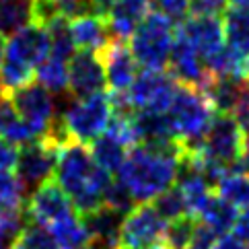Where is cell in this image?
<instances>
[{
    "label": "cell",
    "instance_id": "obj_1",
    "mask_svg": "<svg viewBox=\"0 0 249 249\" xmlns=\"http://www.w3.org/2000/svg\"><path fill=\"white\" fill-rule=\"evenodd\" d=\"M181 167V148L175 142L136 144L118 171V181L134 204H150L171 190Z\"/></svg>",
    "mask_w": 249,
    "mask_h": 249
},
{
    "label": "cell",
    "instance_id": "obj_2",
    "mask_svg": "<svg viewBox=\"0 0 249 249\" xmlns=\"http://www.w3.org/2000/svg\"><path fill=\"white\" fill-rule=\"evenodd\" d=\"M54 179L70 198L74 210L85 216L103 206L111 175L95 163L87 144L66 142L58 148Z\"/></svg>",
    "mask_w": 249,
    "mask_h": 249
},
{
    "label": "cell",
    "instance_id": "obj_3",
    "mask_svg": "<svg viewBox=\"0 0 249 249\" xmlns=\"http://www.w3.org/2000/svg\"><path fill=\"white\" fill-rule=\"evenodd\" d=\"M113 115L111 97L107 91L81 97L62 103L58 99V122L50 134V140L56 144H66V142H78V144H91L95 138H99Z\"/></svg>",
    "mask_w": 249,
    "mask_h": 249
},
{
    "label": "cell",
    "instance_id": "obj_4",
    "mask_svg": "<svg viewBox=\"0 0 249 249\" xmlns=\"http://www.w3.org/2000/svg\"><path fill=\"white\" fill-rule=\"evenodd\" d=\"M214 118L216 109L206 93L181 83L177 87L169 109L165 111L169 134H171L175 144L181 148V155L196 153L202 146L204 136H206Z\"/></svg>",
    "mask_w": 249,
    "mask_h": 249
},
{
    "label": "cell",
    "instance_id": "obj_5",
    "mask_svg": "<svg viewBox=\"0 0 249 249\" xmlns=\"http://www.w3.org/2000/svg\"><path fill=\"white\" fill-rule=\"evenodd\" d=\"M50 54L52 41L43 25L31 23L17 31L6 41L4 58L0 62V83L4 93H11L35 81V70Z\"/></svg>",
    "mask_w": 249,
    "mask_h": 249
},
{
    "label": "cell",
    "instance_id": "obj_6",
    "mask_svg": "<svg viewBox=\"0 0 249 249\" xmlns=\"http://www.w3.org/2000/svg\"><path fill=\"white\" fill-rule=\"evenodd\" d=\"M175 39L173 21L150 11L130 37V52L142 70H165Z\"/></svg>",
    "mask_w": 249,
    "mask_h": 249
},
{
    "label": "cell",
    "instance_id": "obj_7",
    "mask_svg": "<svg viewBox=\"0 0 249 249\" xmlns=\"http://www.w3.org/2000/svg\"><path fill=\"white\" fill-rule=\"evenodd\" d=\"M8 101L13 103L21 120L35 132L39 140L50 138L58 122V99L50 91H46L39 83H27L21 89H15L11 93H4Z\"/></svg>",
    "mask_w": 249,
    "mask_h": 249
},
{
    "label": "cell",
    "instance_id": "obj_8",
    "mask_svg": "<svg viewBox=\"0 0 249 249\" xmlns=\"http://www.w3.org/2000/svg\"><path fill=\"white\" fill-rule=\"evenodd\" d=\"M243 146H245V132L237 124V120L233 115L216 113L198 153L210 159V161H214L222 169L231 171V169L239 167Z\"/></svg>",
    "mask_w": 249,
    "mask_h": 249
},
{
    "label": "cell",
    "instance_id": "obj_9",
    "mask_svg": "<svg viewBox=\"0 0 249 249\" xmlns=\"http://www.w3.org/2000/svg\"><path fill=\"white\" fill-rule=\"evenodd\" d=\"M177 87L179 83L169 70H142L126 91V97L132 111L165 113L173 101Z\"/></svg>",
    "mask_w": 249,
    "mask_h": 249
},
{
    "label": "cell",
    "instance_id": "obj_10",
    "mask_svg": "<svg viewBox=\"0 0 249 249\" xmlns=\"http://www.w3.org/2000/svg\"><path fill=\"white\" fill-rule=\"evenodd\" d=\"M167 225L153 204H136L122 220L120 249H146L163 243Z\"/></svg>",
    "mask_w": 249,
    "mask_h": 249
},
{
    "label": "cell",
    "instance_id": "obj_11",
    "mask_svg": "<svg viewBox=\"0 0 249 249\" xmlns=\"http://www.w3.org/2000/svg\"><path fill=\"white\" fill-rule=\"evenodd\" d=\"M58 148L60 144H56L50 138L31 142V144H25L19 148V161H17L15 173L21 179L27 196L48 179H54Z\"/></svg>",
    "mask_w": 249,
    "mask_h": 249
},
{
    "label": "cell",
    "instance_id": "obj_12",
    "mask_svg": "<svg viewBox=\"0 0 249 249\" xmlns=\"http://www.w3.org/2000/svg\"><path fill=\"white\" fill-rule=\"evenodd\" d=\"M72 214H76L72 202L64 194V190L56 183V179H48L27 196L25 216H27L29 222H35V225L48 229Z\"/></svg>",
    "mask_w": 249,
    "mask_h": 249
},
{
    "label": "cell",
    "instance_id": "obj_13",
    "mask_svg": "<svg viewBox=\"0 0 249 249\" xmlns=\"http://www.w3.org/2000/svg\"><path fill=\"white\" fill-rule=\"evenodd\" d=\"M177 33L198 52L204 64L227 46L225 27L218 17H188L179 23Z\"/></svg>",
    "mask_w": 249,
    "mask_h": 249
},
{
    "label": "cell",
    "instance_id": "obj_14",
    "mask_svg": "<svg viewBox=\"0 0 249 249\" xmlns=\"http://www.w3.org/2000/svg\"><path fill=\"white\" fill-rule=\"evenodd\" d=\"M167 68L175 76L177 83L200 89V91H204L210 85L212 78H214L208 72V68L204 64V60L200 58V54L177 31H175V39H173V48H171Z\"/></svg>",
    "mask_w": 249,
    "mask_h": 249
},
{
    "label": "cell",
    "instance_id": "obj_15",
    "mask_svg": "<svg viewBox=\"0 0 249 249\" xmlns=\"http://www.w3.org/2000/svg\"><path fill=\"white\" fill-rule=\"evenodd\" d=\"M68 93L74 99L101 93L107 85L101 56L93 52H76L68 62Z\"/></svg>",
    "mask_w": 249,
    "mask_h": 249
},
{
    "label": "cell",
    "instance_id": "obj_16",
    "mask_svg": "<svg viewBox=\"0 0 249 249\" xmlns=\"http://www.w3.org/2000/svg\"><path fill=\"white\" fill-rule=\"evenodd\" d=\"M99 56L105 68L109 93H126L138 76V64L126 41H109V46Z\"/></svg>",
    "mask_w": 249,
    "mask_h": 249
},
{
    "label": "cell",
    "instance_id": "obj_17",
    "mask_svg": "<svg viewBox=\"0 0 249 249\" xmlns=\"http://www.w3.org/2000/svg\"><path fill=\"white\" fill-rule=\"evenodd\" d=\"M153 0H118L107 15V29L113 41H126L136 31L140 21L150 13Z\"/></svg>",
    "mask_w": 249,
    "mask_h": 249
},
{
    "label": "cell",
    "instance_id": "obj_18",
    "mask_svg": "<svg viewBox=\"0 0 249 249\" xmlns=\"http://www.w3.org/2000/svg\"><path fill=\"white\" fill-rule=\"evenodd\" d=\"M70 33H72V41L78 50L93 52V54H101L109 46V41H113L107 23L97 15H85L70 19Z\"/></svg>",
    "mask_w": 249,
    "mask_h": 249
},
{
    "label": "cell",
    "instance_id": "obj_19",
    "mask_svg": "<svg viewBox=\"0 0 249 249\" xmlns=\"http://www.w3.org/2000/svg\"><path fill=\"white\" fill-rule=\"evenodd\" d=\"M0 138L15 146H25L39 140L35 136V132L21 120V115L17 113L13 103L4 95L0 99Z\"/></svg>",
    "mask_w": 249,
    "mask_h": 249
},
{
    "label": "cell",
    "instance_id": "obj_20",
    "mask_svg": "<svg viewBox=\"0 0 249 249\" xmlns=\"http://www.w3.org/2000/svg\"><path fill=\"white\" fill-rule=\"evenodd\" d=\"M89 150H91L95 163L101 169H105L109 175L120 171V167L124 165V161H126V157L130 153L128 146H124L118 138H113L107 132H103L99 138H95L89 144Z\"/></svg>",
    "mask_w": 249,
    "mask_h": 249
},
{
    "label": "cell",
    "instance_id": "obj_21",
    "mask_svg": "<svg viewBox=\"0 0 249 249\" xmlns=\"http://www.w3.org/2000/svg\"><path fill=\"white\" fill-rule=\"evenodd\" d=\"M35 83H39L46 91H50L54 97L62 99L68 93V62L60 60L56 56H48L35 70Z\"/></svg>",
    "mask_w": 249,
    "mask_h": 249
},
{
    "label": "cell",
    "instance_id": "obj_22",
    "mask_svg": "<svg viewBox=\"0 0 249 249\" xmlns=\"http://www.w3.org/2000/svg\"><path fill=\"white\" fill-rule=\"evenodd\" d=\"M237 218H239V210L233 206V204L225 202L214 194L210 198V202L206 204V208L202 210L198 220L202 225H206L210 231H214L218 237H222V235L233 233Z\"/></svg>",
    "mask_w": 249,
    "mask_h": 249
},
{
    "label": "cell",
    "instance_id": "obj_23",
    "mask_svg": "<svg viewBox=\"0 0 249 249\" xmlns=\"http://www.w3.org/2000/svg\"><path fill=\"white\" fill-rule=\"evenodd\" d=\"M35 21V0H0V33L15 35Z\"/></svg>",
    "mask_w": 249,
    "mask_h": 249
},
{
    "label": "cell",
    "instance_id": "obj_24",
    "mask_svg": "<svg viewBox=\"0 0 249 249\" xmlns=\"http://www.w3.org/2000/svg\"><path fill=\"white\" fill-rule=\"evenodd\" d=\"M48 231L52 233V237L56 239V243L60 249H83L91 243V235H89V229L85 225L83 216L72 214L64 220L56 222V225L48 227Z\"/></svg>",
    "mask_w": 249,
    "mask_h": 249
},
{
    "label": "cell",
    "instance_id": "obj_25",
    "mask_svg": "<svg viewBox=\"0 0 249 249\" xmlns=\"http://www.w3.org/2000/svg\"><path fill=\"white\" fill-rule=\"evenodd\" d=\"M214 194L225 202L233 204L237 210L249 208V175L241 167L231 169V171L216 183Z\"/></svg>",
    "mask_w": 249,
    "mask_h": 249
},
{
    "label": "cell",
    "instance_id": "obj_26",
    "mask_svg": "<svg viewBox=\"0 0 249 249\" xmlns=\"http://www.w3.org/2000/svg\"><path fill=\"white\" fill-rule=\"evenodd\" d=\"M225 43L237 54L249 56V11L231 8L225 13Z\"/></svg>",
    "mask_w": 249,
    "mask_h": 249
},
{
    "label": "cell",
    "instance_id": "obj_27",
    "mask_svg": "<svg viewBox=\"0 0 249 249\" xmlns=\"http://www.w3.org/2000/svg\"><path fill=\"white\" fill-rule=\"evenodd\" d=\"M46 29L50 33V41H52L50 56L70 62V58L76 54V46L72 41V33H70V21L66 17H56L54 21H50L46 25Z\"/></svg>",
    "mask_w": 249,
    "mask_h": 249
},
{
    "label": "cell",
    "instance_id": "obj_28",
    "mask_svg": "<svg viewBox=\"0 0 249 249\" xmlns=\"http://www.w3.org/2000/svg\"><path fill=\"white\" fill-rule=\"evenodd\" d=\"M196 225H198V218H192V216L171 220L167 225V233H165L163 243L171 249H188L192 237H194Z\"/></svg>",
    "mask_w": 249,
    "mask_h": 249
},
{
    "label": "cell",
    "instance_id": "obj_29",
    "mask_svg": "<svg viewBox=\"0 0 249 249\" xmlns=\"http://www.w3.org/2000/svg\"><path fill=\"white\" fill-rule=\"evenodd\" d=\"M150 204H153V206L157 208V212H159V214H161L167 222L188 216V210H185V202H183L181 194H179V190H177L175 185H173L171 190H167L165 194H161L155 202H150Z\"/></svg>",
    "mask_w": 249,
    "mask_h": 249
},
{
    "label": "cell",
    "instance_id": "obj_30",
    "mask_svg": "<svg viewBox=\"0 0 249 249\" xmlns=\"http://www.w3.org/2000/svg\"><path fill=\"white\" fill-rule=\"evenodd\" d=\"M19 245H23L25 249H60L56 239L52 237V233L46 227L35 225V222L29 220L19 237Z\"/></svg>",
    "mask_w": 249,
    "mask_h": 249
},
{
    "label": "cell",
    "instance_id": "obj_31",
    "mask_svg": "<svg viewBox=\"0 0 249 249\" xmlns=\"http://www.w3.org/2000/svg\"><path fill=\"white\" fill-rule=\"evenodd\" d=\"M25 225H27L25 212L0 216V249H13L19 243V237L23 233Z\"/></svg>",
    "mask_w": 249,
    "mask_h": 249
},
{
    "label": "cell",
    "instance_id": "obj_32",
    "mask_svg": "<svg viewBox=\"0 0 249 249\" xmlns=\"http://www.w3.org/2000/svg\"><path fill=\"white\" fill-rule=\"evenodd\" d=\"M157 13L165 15L171 21H183L188 19L190 13V0H153Z\"/></svg>",
    "mask_w": 249,
    "mask_h": 249
},
{
    "label": "cell",
    "instance_id": "obj_33",
    "mask_svg": "<svg viewBox=\"0 0 249 249\" xmlns=\"http://www.w3.org/2000/svg\"><path fill=\"white\" fill-rule=\"evenodd\" d=\"M229 0H190L192 17H218L227 13Z\"/></svg>",
    "mask_w": 249,
    "mask_h": 249
},
{
    "label": "cell",
    "instance_id": "obj_34",
    "mask_svg": "<svg viewBox=\"0 0 249 249\" xmlns=\"http://www.w3.org/2000/svg\"><path fill=\"white\" fill-rule=\"evenodd\" d=\"M216 239H218V235L214 233V231H210L206 225H202V222L198 220L188 249H212L216 243Z\"/></svg>",
    "mask_w": 249,
    "mask_h": 249
},
{
    "label": "cell",
    "instance_id": "obj_35",
    "mask_svg": "<svg viewBox=\"0 0 249 249\" xmlns=\"http://www.w3.org/2000/svg\"><path fill=\"white\" fill-rule=\"evenodd\" d=\"M19 161V148L0 138V171H15Z\"/></svg>",
    "mask_w": 249,
    "mask_h": 249
},
{
    "label": "cell",
    "instance_id": "obj_36",
    "mask_svg": "<svg viewBox=\"0 0 249 249\" xmlns=\"http://www.w3.org/2000/svg\"><path fill=\"white\" fill-rule=\"evenodd\" d=\"M212 249H249V245L243 241V239H239L235 233H229V235L218 237Z\"/></svg>",
    "mask_w": 249,
    "mask_h": 249
},
{
    "label": "cell",
    "instance_id": "obj_37",
    "mask_svg": "<svg viewBox=\"0 0 249 249\" xmlns=\"http://www.w3.org/2000/svg\"><path fill=\"white\" fill-rule=\"evenodd\" d=\"M233 233H235L239 239H243L245 243H249V208H245V210L239 212V218H237V222H235Z\"/></svg>",
    "mask_w": 249,
    "mask_h": 249
},
{
    "label": "cell",
    "instance_id": "obj_38",
    "mask_svg": "<svg viewBox=\"0 0 249 249\" xmlns=\"http://www.w3.org/2000/svg\"><path fill=\"white\" fill-rule=\"evenodd\" d=\"M89 2H91L93 15L101 17V19H107V15L111 13V8L115 6L118 0H89Z\"/></svg>",
    "mask_w": 249,
    "mask_h": 249
},
{
    "label": "cell",
    "instance_id": "obj_39",
    "mask_svg": "<svg viewBox=\"0 0 249 249\" xmlns=\"http://www.w3.org/2000/svg\"><path fill=\"white\" fill-rule=\"evenodd\" d=\"M83 249H120L118 245H109V243H101V241H91Z\"/></svg>",
    "mask_w": 249,
    "mask_h": 249
},
{
    "label": "cell",
    "instance_id": "obj_40",
    "mask_svg": "<svg viewBox=\"0 0 249 249\" xmlns=\"http://www.w3.org/2000/svg\"><path fill=\"white\" fill-rule=\"evenodd\" d=\"M229 4L233 8H241V11H249V0H229Z\"/></svg>",
    "mask_w": 249,
    "mask_h": 249
},
{
    "label": "cell",
    "instance_id": "obj_41",
    "mask_svg": "<svg viewBox=\"0 0 249 249\" xmlns=\"http://www.w3.org/2000/svg\"><path fill=\"white\" fill-rule=\"evenodd\" d=\"M4 50H6V39H4V35L0 33V62L4 58Z\"/></svg>",
    "mask_w": 249,
    "mask_h": 249
},
{
    "label": "cell",
    "instance_id": "obj_42",
    "mask_svg": "<svg viewBox=\"0 0 249 249\" xmlns=\"http://www.w3.org/2000/svg\"><path fill=\"white\" fill-rule=\"evenodd\" d=\"M146 249H171V247H167L165 243H159V245H153V247H146Z\"/></svg>",
    "mask_w": 249,
    "mask_h": 249
},
{
    "label": "cell",
    "instance_id": "obj_43",
    "mask_svg": "<svg viewBox=\"0 0 249 249\" xmlns=\"http://www.w3.org/2000/svg\"><path fill=\"white\" fill-rule=\"evenodd\" d=\"M2 95H4V89H2V83H0V99H2Z\"/></svg>",
    "mask_w": 249,
    "mask_h": 249
},
{
    "label": "cell",
    "instance_id": "obj_44",
    "mask_svg": "<svg viewBox=\"0 0 249 249\" xmlns=\"http://www.w3.org/2000/svg\"><path fill=\"white\" fill-rule=\"evenodd\" d=\"M13 249H25V247H23V245H19V243H17V245H15Z\"/></svg>",
    "mask_w": 249,
    "mask_h": 249
},
{
    "label": "cell",
    "instance_id": "obj_45",
    "mask_svg": "<svg viewBox=\"0 0 249 249\" xmlns=\"http://www.w3.org/2000/svg\"><path fill=\"white\" fill-rule=\"evenodd\" d=\"M54 2H58V4H62V2H68V0H54Z\"/></svg>",
    "mask_w": 249,
    "mask_h": 249
},
{
    "label": "cell",
    "instance_id": "obj_46",
    "mask_svg": "<svg viewBox=\"0 0 249 249\" xmlns=\"http://www.w3.org/2000/svg\"><path fill=\"white\" fill-rule=\"evenodd\" d=\"M247 245H249V243H247Z\"/></svg>",
    "mask_w": 249,
    "mask_h": 249
}]
</instances>
